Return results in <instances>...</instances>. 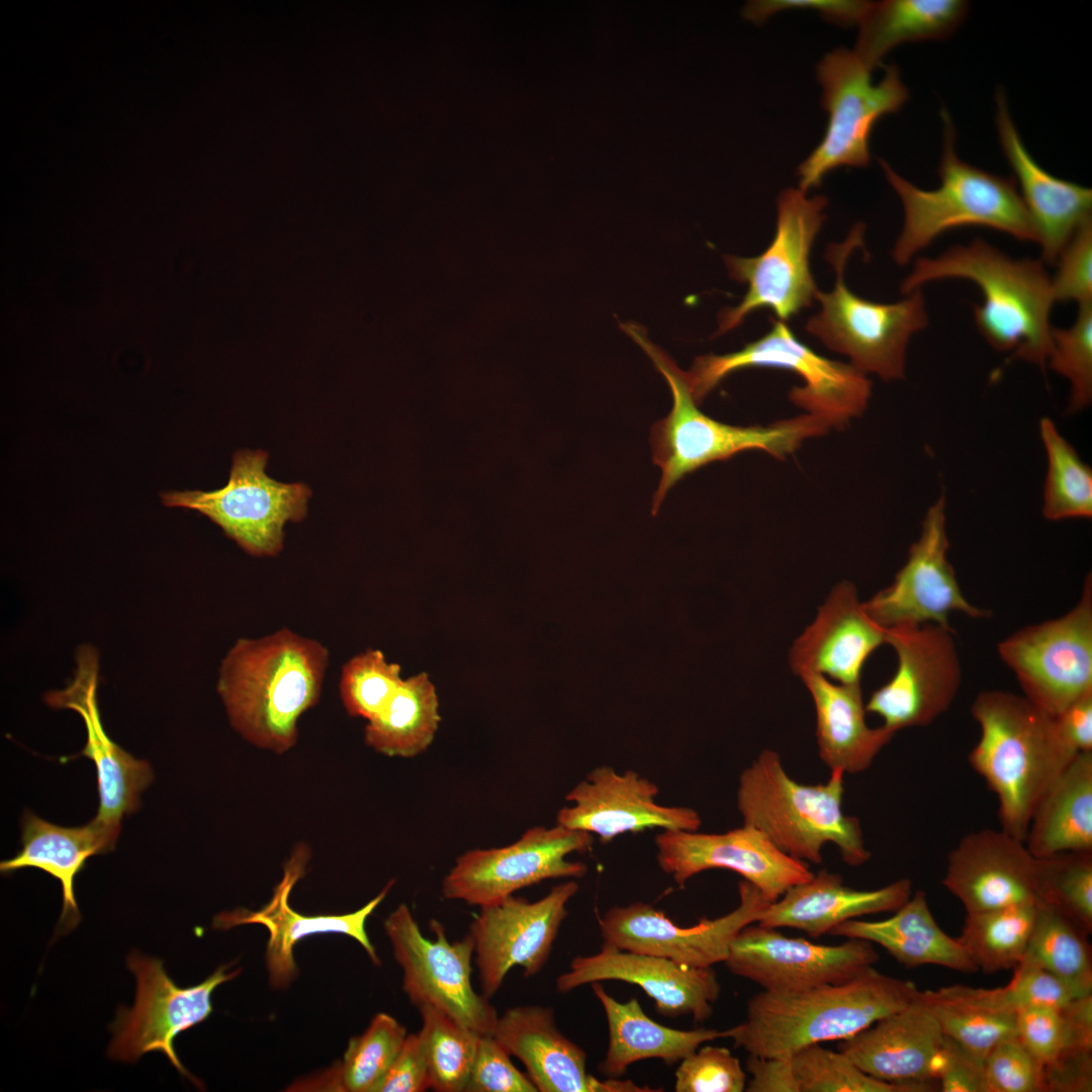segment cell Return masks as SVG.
<instances>
[{
  "mask_svg": "<svg viewBox=\"0 0 1092 1092\" xmlns=\"http://www.w3.org/2000/svg\"><path fill=\"white\" fill-rule=\"evenodd\" d=\"M329 659L320 641L288 628L238 639L216 687L233 728L254 746L277 754L291 749L300 716L318 702Z\"/></svg>",
  "mask_w": 1092,
  "mask_h": 1092,
  "instance_id": "obj_1",
  "label": "cell"
},
{
  "mask_svg": "<svg viewBox=\"0 0 1092 1092\" xmlns=\"http://www.w3.org/2000/svg\"><path fill=\"white\" fill-rule=\"evenodd\" d=\"M962 278L976 283L983 302L974 305L975 324L998 351L1045 368L1052 348V278L1039 260L1013 259L984 239L919 258L901 283V292L930 281Z\"/></svg>",
  "mask_w": 1092,
  "mask_h": 1092,
  "instance_id": "obj_2",
  "label": "cell"
},
{
  "mask_svg": "<svg viewBox=\"0 0 1092 1092\" xmlns=\"http://www.w3.org/2000/svg\"><path fill=\"white\" fill-rule=\"evenodd\" d=\"M917 991L912 981L873 967L842 983L796 992L762 990L748 1000L745 1019L723 1034L751 1056L789 1054L847 1039L905 1007Z\"/></svg>",
  "mask_w": 1092,
  "mask_h": 1092,
  "instance_id": "obj_3",
  "label": "cell"
},
{
  "mask_svg": "<svg viewBox=\"0 0 1092 1092\" xmlns=\"http://www.w3.org/2000/svg\"><path fill=\"white\" fill-rule=\"evenodd\" d=\"M980 737L969 762L998 802L1001 829L1024 841L1032 813L1074 753L1053 716L1023 695L980 693L971 707Z\"/></svg>",
  "mask_w": 1092,
  "mask_h": 1092,
  "instance_id": "obj_4",
  "label": "cell"
},
{
  "mask_svg": "<svg viewBox=\"0 0 1092 1092\" xmlns=\"http://www.w3.org/2000/svg\"><path fill=\"white\" fill-rule=\"evenodd\" d=\"M640 345L665 377L672 392L669 414L656 422L650 433L652 458L661 469L652 499L655 515L668 490L684 476L711 462L723 461L751 449L785 459L805 440L826 434L829 427L819 418L804 414L768 426H732L699 410L686 380L685 371L646 333L633 323L620 324Z\"/></svg>",
  "mask_w": 1092,
  "mask_h": 1092,
  "instance_id": "obj_5",
  "label": "cell"
},
{
  "mask_svg": "<svg viewBox=\"0 0 1092 1092\" xmlns=\"http://www.w3.org/2000/svg\"><path fill=\"white\" fill-rule=\"evenodd\" d=\"M844 772L832 769L825 784L798 783L778 752L764 749L739 777L737 808L743 824L761 831L784 853L822 862L826 843L842 860L858 867L871 858L858 818L842 809Z\"/></svg>",
  "mask_w": 1092,
  "mask_h": 1092,
  "instance_id": "obj_6",
  "label": "cell"
},
{
  "mask_svg": "<svg viewBox=\"0 0 1092 1092\" xmlns=\"http://www.w3.org/2000/svg\"><path fill=\"white\" fill-rule=\"evenodd\" d=\"M941 117L939 187L918 188L898 175L886 161L879 160L904 208V225L892 250L894 261L906 265L937 237L962 226L990 228L1018 241L1037 243L1036 230L1015 180L962 161L954 150L956 131L945 109L941 110Z\"/></svg>",
  "mask_w": 1092,
  "mask_h": 1092,
  "instance_id": "obj_7",
  "label": "cell"
},
{
  "mask_svg": "<svg viewBox=\"0 0 1092 1092\" xmlns=\"http://www.w3.org/2000/svg\"><path fill=\"white\" fill-rule=\"evenodd\" d=\"M864 229L863 223H855L844 242L828 246L826 259L836 280L831 291H816L821 308L805 329L830 350L847 356L858 371L885 381L902 379L909 340L928 323L925 300L921 288L895 303L873 302L847 288L846 261L863 246Z\"/></svg>",
  "mask_w": 1092,
  "mask_h": 1092,
  "instance_id": "obj_8",
  "label": "cell"
},
{
  "mask_svg": "<svg viewBox=\"0 0 1092 1092\" xmlns=\"http://www.w3.org/2000/svg\"><path fill=\"white\" fill-rule=\"evenodd\" d=\"M750 367L786 369L796 373L803 386H793L790 400L829 428H843L867 408L872 382L849 363L823 357L800 342L784 321L771 318L770 330L742 349L724 355L698 356L686 380L700 404L729 374Z\"/></svg>",
  "mask_w": 1092,
  "mask_h": 1092,
  "instance_id": "obj_9",
  "label": "cell"
},
{
  "mask_svg": "<svg viewBox=\"0 0 1092 1092\" xmlns=\"http://www.w3.org/2000/svg\"><path fill=\"white\" fill-rule=\"evenodd\" d=\"M827 198H811L800 189L788 188L778 198L775 237L767 249L752 258L724 256L729 276L747 284L742 300L719 313L714 336L740 326L758 308H769L777 320L788 321L812 305L818 290L810 270V252L825 219Z\"/></svg>",
  "mask_w": 1092,
  "mask_h": 1092,
  "instance_id": "obj_10",
  "label": "cell"
},
{
  "mask_svg": "<svg viewBox=\"0 0 1092 1092\" xmlns=\"http://www.w3.org/2000/svg\"><path fill=\"white\" fill-rule=\"evenodd\" d=\"M871 72L845 48L825 55L819 63L817 77L828 123L820 144L798 168L803 192L818 187L823 177L838 167H867L873 126L883 115L898 111L909 98L896 66L887 67L877 84Z\"/></svg>",
  "mask_w": 1092,
  "mask_h": 1092,
  "instance_id": "obj_11",
  "label": "cell"
},
{
  "mask_svg": "<svg viewBox=\"0 0 1092 1092\" xmlns=\"http://www.w3.org/2000/svg\"><path fill=\"white\" fill-rule=\"evenodd\" d=\"M268 456L262 450L237 451L223 487L163 492L162 503L201 513L250 555L276 556L283 549L285 524L305 518L311 489L268 476Z\"/></svg>",
  "mask_w": 1092,
  "mask_h": 1092,
  "instance_id": "obj_12",
  "label": "cell"
},
{
  "mask_svg": "<svg viewBox=\"0 0 1092 1092\" xmlns=\"http://www.w3.org/2000/svg\"><path fill=\"white\" fill-rule=\"evenodd\" d=\"M435 934L427 938L411 909L400 904L384 921L393 956L402 970V989L418 1008L430 1005L480 1035H491L497 1012L472 987L474 941L469 933L449 941L444 925L430 922Z\"/></svg>",
  "mask_w": 1092,
  "mask_h": 1092,
  "instance_id": "obj_13",
  "label": "cell"
},
{
  "mask_svg": "<svg viewBox=\"0 0 1092 1092\" xmlns=\"http://www.w3.org/2000/svg\"><path fill=\"white\" fill-rule=\"evenodd\" d=\"M1022 695L1055 717L1092 692V580L1065 615L1029 625L998 644Z\"/></svg>",
  "mask_w": 1092,
  "mask_h": 1092,
  "instance_id": "obj_14",
  "label": "cell"
},
{
  "mask_svg": "<svg viewBox=\"0 0 1092 1092\" xmlns=\"http://www.w3.org/2000/svg\"><path fill=\"white\" fill-rule=\"evenodd\" d=\"M886 643L897 655V668L871 695L866 711L883 719L895 733L926 726L948 710L956 699L962 668L950 626L933 623L886 628Z\"/></svg>",
  "mask_w": 1092,
  "mask_h": 1092,
  "instance_id": "obj_15",
  "label": "cell"
},
{
  "mask_svg": "<svg viewBox=\"0 0 1092 1092\" xmlns=\"http://www.w3.org/2000/svg\"><path fill=\"white\" fill-rule=\"evenodd\" d=\"M593 843V834L558 824L532 827L509 845L461 854L443 879L442 894L481 907L545 880L581 878L586 864L567 856L588 851Z\"/></svg>",
  "mask_w": 1092,
  "mask_h": 1092,
  "instance_id": "obj_16",
  "label": "cell"
},
{
  "mask_svg": "<svg viewBox=\"0 0 1092 1092\" xmlns=\"http://www.w3.org/2000/svg\"><path fill=\"white\" fill-rule=\"evenodd\" d=\"M127 967L136 979L135 1000L131 1008L118 1009L110 1027L113 1037L108 1056L134 1063L147 1053L161 1052L182 1075L192 1078L176 1055L174 1039L208 1018L212 1012V992L237 977L241 970L226 972L229 966H220L202 983L180 988L158 959L131 951Z\"/></svg>",
  "mask_w": 1092,
  "mask_h": 1092,
  "instance_id": "obj_17",
  "label": "cell"
},
{
  "mask_svg": "<svg viewBox=\"0 0 1092 1092\" xmlns=\"http://www.w3.org/2000/svg\"><path fill=\"white\" fill-rule=\"evenodd\" d=\"M739 905L731 912L684 927L662 911L643 902L614 906L599 918L604 943L623 950L670 959L691 968L724 963L732 941L747 925L756 923L768 902L759 890L742 880Z\"/></svg>",
  "mask_w": 1092,
  "mask_h": 1092,
  "instance_id": "obj_18",
  "label": "cell"
},
{
  "mask_svg": "<svg viewBox=\"0 0 1092 1092\" xmlns=\"http://www.w3.org/2000/svg\"><path fill=\"white\" fill-rule=\"evenodd\" d=\"M577 891L578 884L567 881L535 902L512 895L480 907L468 933L484 997L498 991L514 967H521L524 977L541 971L567 916L566 905Z\"/></svg>",
  "mask_w": 1092,
  "mask_h": 1092,
  "instance_id": "obj_19",
  "label": "cell"
},
{
  "mask_svg": "<svg viewBox=\"0 0 1092 1092\" xmlns=\"http://www.w3.org/2000/svg\"><path fill=\"white\" fill-rule=\"evenodd\" d=\"M878 961L874 943L863 939L819 944L751 923L734 938L724 964L763 991L796 992L845 982Z\"/></svg>",
  "mask_w": 1092,
  "mask_h": 1092,
  "instance_id": "obj_20",
  "label": "cell"
},
{
  "mask_svg": "<svg viewBox=\"0 0 1092 1092\" xmlns=\"http://www.w3.org/2000/svg\"><path fill=\"white\" fill-rule=\"evenodd\" d=\"M945 498L942 494L927 511L921 533L909 549L906 563L893 582L879 590L863 607L880 626L933 623L949 626L948 615L961 612L971 618L989 616L963 595L947 559Z\"/></svg>",
  "mask_w": 1092,
  "mask_h": 1092,
  "instance_id": "obj_21",
  "label": "cell"
},
{
  "mask_svg": "<svg viewBox=\"0 0 1092 1092\" xmlns=\"http://www.w3.org/2000/svg\"><path fill=\"white\" fill-rule=\"evenodd\" d=\"M655 843L659 867L679 887L704 871L729 870L771 903L814 875L807 862L784 853L761 831L744 824L725 833L664 830Z\"/></svg>",
  "mask_w": 1092,
  "mask_h": 1092,
  "instance_id": "obj_22",
  "label": "cell"
},
{
  "mask_svg": "<svg viewBox=\"0 0 1092 1092\" xmlns=\"http://www.w3.org/2000/svg\"><path fill=\"white\" fill-rule=\"evenodd\" d=\"M611 980L639 986L663 1016L692 1015L697 1022L710 1018L721 993L712 968H691L667 958L623 950L607 943L596 954L573 958L568 971L556 979V989L568 993L583 985Z\"/></svg>",
  "mask_w": 1092,
  "mask_h": 1092,
  "instance_id": "obj_23",
  "label": "cell"
},
{
  "mask_svg": "<svg viewBox=\"0 0 1092 1092\" xmlns=\"http://www.w3.org/2000/svg\"><path fill=\"white\" fill-rule=\"evenodd\" d=\"M658 787L634 770L618 774L603 765L588 772L565 797L573 806L563 807L557 824L570 830L598 835L608 843L626 832L649 828L698 831L699 813L687 807H667L655 801Z\"/></svg>",
  "mask_w": 1092,
  "mask_h": 1092,
  "instance_id": "obj_24",
  "label": "cell"
},
{
  "mask_svg": "<svg viewBox=\"0 0 1092 1092\" xmlns=\"http://www.w3.org/2000/svg\"><path fill=\"white\" fill-rule=\"evenodd\" d=\"M98 656L94 648L81 647L73 681L64 690L47 695L55 708L76 711L86 727V743L80 755L90 758L96 768L99 807L94 820L120 829L124 815L136 811L142 792L152 783L151 765L131 756L106 734L97 704Z\"/></svg>",
  "mask_w": 1092,
  "mask_h": 1092,
  "instance_id": "obj_25",
  "label": "cell"
},
{
  "mask_svg": "<svg viewBox=\"0 0 1092 1092\" xmlns=\"http://www.w3.org/2000/svg\"><path fill=\"white\" fill-rule=\"evenodd\" d=\"M942 884L967 913L1039 904L1036 857L1024 841L1001 828L962 837L948 853Z\"/></svg>",
  "mask_w": 1092,
  "mask_h": 1092,
  "instance_id": "obj_26",
  "label": "cell"
},
{
  "mask_svg": "<svg viewBox=\"0 0 1092 1092\" xmlns=\"http://www.w3.org/2000/svg\"><path fill=\"white\" fill-rule=\"evenodd\" d=\"M307 852L301 847L293 852L284 868V875L274 889L270 902L259 911L237 909L223 912L214 918L215 928L229 929L244 924H261L269 931L266 963L271 984L275 987L288 985L297 970L293 958L294 945L303 937L318 933H341L356 939L371 962L380 965V959L371 943L365 924L367 918L386 897L394 884L391 880L360 909L341 915H302L289 905L290 892L303 875Z\"/></svg>",
  "mask_w": 1092,
  "mask_h": 1092,
  "instance_id": "obj_27",
  "label": "cell"
},
{
  "mask_svg": "<svg viewBox=\"0 0 1092 1092\" xmlns=\"http://www.w3.org/2000/svg\"><path fill=\"white\" fill-rule=\"evenodd\" d=\"M491 1035L524 1065L539 1092L656 1091L629 1080L601 1081L588 1074L585 1052L559 1030L550 1007H511L498 1015Z\"/></svg>",
  "mask_w": 1092,
  "mask_h": 1092,
  "instance_id": "obj_28",
  "label": "cell"
},
{
  "mask_svg": "<svg viewBox=\"0 0 1092 1092\" xmlns=\"http://www.w3.org/2000/svg\"><path fill=\"white\" fill-rule=\"evenodd\" d=\"M918 991L905 1007L840 1040L838 1051L881 1080L922 1085L938 1081L947 1038Z\"/></svg>",
  "mask_w": 1092,
  "mask_h": 1092,
  "instance_id": "obj_29",
  "label": "cell"
},
{
  "mask_svg": "<svg viewBox=\"0 0 1092 1092\" xmlns=\"http://www.w3.org/2000/svg\"><path fill=\"white\" fill-rule=\"evenodd\" d=\"M883 643L886 628L867 613L853 583L841 581L794 641L789 663L799 676L818 673L839 684L857 685L867 659Z\"/></svg>",
  "mask_w": 1092,
  "mask_h": 1092,
  "instance_id": "obj_30",
  "label": "cell"
},
{
  "mask_svg": "<svg viewBox=\"0 0 1092 1092\" xmlns=\"http://www.w3.org/2000/svg\"><path fill=\"white\" fill-rule=\"evenodd\" d=\"M996 105L1001 148L1036 230L1042 260L1054 264L1076 231L1091 219L1092 191L1060 179L1037 164L1012 121L1006 96L1001 90L996 94Z\"/></svg>",
  "mask_w": 1092,
  "mask_h": 1092,
  "instance_id": "obj_31",
  "label": "cell"
},
{
  "mask_svg": "<svg viewBox=\"0 0 1092 1092\" xmlns=\"http://www.w3.org/2000/svg\"><path fill=\"white\" fill-rule=\"evenodd\" d=\"M911 895L909 879L864 891L846 886L838 874L821 870L768 903L756 923L771 928H795L818 938L847 920L895 911Z\"/></svg>",
  "mask_w": 1092,
  "mask_h": 1092,
  "instance_id": "obj_32",
  "label": "cell"
},
{
  "mask_svg": "<svg viewBox=\"0 0 1092 1092\" xmlns=\"http://www.w3.org/2000/svg\"><path fill=\"white\" fill-rule=\"evenodd\" d=\"M120 829L94 819L87 825L64 827L50 823L31 811L21 818V849L1 861L2 874L24 868H36L56 878L62 886L63 908L58 923L59 934L72 930L80 921L74 894V880L87 859L113 849Z\"/></svg>",
  "mask_w": 1092,
  "mask_h": 1092,
  "instance_id": "obj_33",
  "label": "cell"
},
{
  "mask_svg": "<svg viewBox=\"0 0 1092 1092\" xmlns=\"http://www.w3.org/2000/svg\"><path fill=\"white\" fill-rule=\"evenodd\" d=\"M816 713V739L821 760L832 770L858 774L873 763L895 732L870 727L860 684L835 682L818 673L800 675Z\"/></svg>",
  "mask_w": 1092,
  "mask_h": 1092,
  "instance_id": "obj_34",
  "label": "cell"
},
{
  "mask_svg": "<svg viewBox=\"0 0 1092 1092\" xmlns=\"http://www.w3.org/2000/svg\"><path fill=\"white\" fill-rule=\"evenodd\" d=\"M828 934L877 943L909 969L935 965L963 973L978 971L958 938L950 937L939 927L923 891L911 895L890 918L878 921L850 919L832 928Z\"/></svg>",
  "mask_w": 1092,
  "mask_h": 1092,
  "instance_id": "obj_35",
  "label": "cell"
},
{
  "mask_svg": "<svg viewBox=\"0 0 1092 1092\" xmlns=\"http://www.w3.org/2000/svg\"><path fill=\"white\" fill-rule=\"evenodd\" d=\"M590 985L608 1022V1049L598 1066L604 1075L620 1077L630 1065L646 1059H659L672 1066L703 1043L724 1038L723 1030H681L661 1025L645 1014L636 998L622 1003L608 994L601 982Z\"/></svg>",
  "mask_w": 1092,
  "mask_h": 1092,
  "instance_id": "obj_36",
  "label": "cell"
},
{
  "mask_svg": "<svg viewBox=\"0 0 1092 1092\" xmlns=\"http://www.w3.org/2000/svg\"><path fill=\"white\" fill-rule=\"evenodd\" d=\"M1024 843L1036 858L1092 851V751L1077 753L1049 787Z\"/></svg>",
  "mask_w": 1092,
  "mask_h": 1092,
  "instance_id": "obj_37",
  "label": "cell"
},
{
  "mask_svg": "<svg viewBox=\"0 0 1092 1092\" xmlns=\"http://www.w3.org/2000/svg\"><path fill=\"white\" fill-rule=\"evenodd\" d=\"M961 0H887L873 3L859 23L854 54L871 71L896 46L949 35L965 18Z\"/></svg>",
  "mask_w": 1092,
  "mask_h": 1092,
  "instance_id": "obj_38",
  "label": "cell"
},
{
  "mask_svg": "<svg viewBox=\"0 0 1092 1092\" xmlns=\"http://www.w3.org/2000/svg\"><path fill=\"white\" fill-rule=\"evenodd\" d=\"M441 716L436 688L427 672L403 678L383 709L367 721L365 742L390 757L410 758L433 742Z\"/></svg>",
  "mask_w": 1092,
  "mask_h": 1092,
  "instance_id": "obj_39",
  "label": "cell"
},
{
  "mask_svg": "<svg viewBox=\"0 0 1092 1092\" xmlns=\"http://www.w3.org/2000/svg\"><path fill=\"white\" fill-rule=\"evenodd\" d=\"M943 1034L984 1061L1001 1040L1017 1036L1016 1012L1000 1008L990 989L952 985L918 991Z\"/></svg>",
  "mask_w": 1092,
  "mask_h": 1092,
  "instance_id": "obj_40",
  "label": "cell"
},
{
  "mask_svg": "<svg viewBox=\"0 0 1092 1092\" xmlns=\"http://www.w3.org/2000/svg\"><path fill=\"white\" fill-rule=\"evenodd\" d=\"M1039 904L967 913L959 942L985 974L1014 969L1023 959Z\"/></svg>",
  "mask_w": 1092,
  "mask_h": 1092,
  "instance_id": "obj_41",
  "label": "cell"
},
{
  "mask_svg": "<svg viewBox=\"0 0 1092 1092\" xmlns=\"http://www.w3.org/2000/svg\"><path fill=\"white\" fill-rule=\"evenodd\" d=\"M1088 933L1063 913L1039 904L1024 959L1046 969L1081 996L1092 994Z\"/></svg>",
  "mask_w": 1092,
  "mask_h": 1092,
  "instance_id": "obj_42",
  "label": "cell"
},
{
  "mask_svg": "<svg viewBox=\"0 0 1092 1092\" xmlns=\"http://www.w3.org/2000/svg\"><path fill=\"white\" fill-rule=\"evenodd\" d=\"M1046 455L1042 514L1046 520L1092 517V470L1050 418L1039 422Z\"/></svg>",
  "mask_w": 1092,
  "mask_h": 1092,
  "instance_id": "obj_43",
  "label": "cell"
},
{
  "mask_svg": "<svg viewBox=\"0 0 1092 1092\" xmlns=\"http://www.w3.org/2000/svg\"><path fill=\"white\" fill-rule=\"evenodd\" d=\"M418 1032L425 1052L430 1088L437 1092H465L480 1034L430 1005L418 1007Z\"/></svg>",
  "mask_w": 1092,
  "mask_h": 1092,
  "instance_id": "obj_44",
  "label": "cell"
},
{
  "mask_svg": "<svg viewBox=\"0 0 1092 1092\" xmlns=\"http://www.w3.org/2000/svg\"><path fill=\"white\" fill-rule=\"evenodd\" d=\"M406 1029L386 1013L376 1014L365 1032L350 1039L342 1063L331 1076L332 1088L347 1092H376L398 1055Z\"/></svg>",
  "mask_w": 1092,
  "mask_h": 1092,
  "instance_id": "obj_45",
  "label": "cell"
},
{
  "mask_svg": "<svg viewBox=\"0 0 1092 1092\" xmlns=\"http://www.w3.org/2000/svg\"><path fill=\"white\" fill-rule=\"evenodd\" d=\"M799 1092H914L928 1091L921 1084L896 1083L875 1078L860 1070L841 1052L820 1043L791 1053Z\"/></svg>",
  "mask_w": 1092,
  "mask_h": 1092,
  "instance_id": "obj_46",
  "label": "cell"
},
{
  "mask_svg": "<svg viewBox=\"0 0 1092 1092\" xmlns=\"http://www.w3.org/2000/svg\"><path fill=\"white\" fill-rule=\"evenodd\" d=\"M1039 904L1054 907L1088 934L1092 931V851L1036 858Z\"/></svg>",
  "mask_w": 1092,
  "mask_h": 1092,
  "instance_id": "obj_47",
  "label": "cell"
},
{
  "mask_svg": "<svg viewBox=\"0 0 1092 1092\" xmlns=\"http://www.w3.org/2000/svg\"><path fill=\"white\" fill-rule=\"evenodd\" d=\"M400 665L378 649L351 657L342 667L340 696L347 713L367 721L386 705L402 681Z\"/></svg>",
  "mask_w": 1092,
  "mask_h": 1092,
  "instance_id": "obj_48",
  "label": "cell"
},
{
  "mask_svg": "<svg viewBox=\"0 0 1092 1092\" xmlns=\"http://www.w3.org/2000/svg\"><path fill=\"white\" fill-rule=\"evenodd\" d=\"M1046 364L1070 383L1068 413L1080 412L1092 400V303L1079 305L1074 324L1052 327Z\"/></svg>",
  "mask_w": 1092,
  "mask_h": 1092,
  "instance_id": "obj_49",
  "label": "cell"
},
{
  "mask_svg": "<svg viewBox=\"0 0 1092 1092\" xmlns=\"http://www.w3.org/2000/svg\"><path fill=\"white\" fill-rule=\"evenodd\" d=\"M676 1092H742L746 1074L740 1061L724 1046L698 1048L678 1063Z\"/></svg>",
  "mask_w": 1092,
  "mask_h": 1092,
  "instance_id": "obj_50",
  "label": "cell"
},
{
  "mask_svg": "<svg viewBox=\"0 0 1092 1092\" xmlns=\"http://www.w3.org/2000/svg\"><path fill=\"white\" fill-rule=\"evenodd\" d=\"M987 1092H1045L1044 1066L1017 1036L998 1042L984 1060Z\"/></svg>",
  "mask_w": 1092,
  "mask_h": 1092,
  "instance_id": "obj_51",
  "label": "cell"
},
{
  "mask_svg": "<svg viewBox=\"0 0 1092 1092\" xmlns=\"http://www.w3.org/2000/svg\"><path fill=\"white\" fill-rule=\"evenodd\" d=\"M1013 970L1009 984L1000 989L1005 1003L1014 1011L1024 1007L1060 1010L1081 997L1068 983L1027 959L1023 958Z\"/></svg>",
  "mask_w": 1092,
  "mask_h": 1092,
  "instance_id": "obj_52",
  "label": "cell"
},
{
  "mask_svg": "<svg viewBox=\"0 0 1092 1092\" xmlns=\"http://www.w3.org/2000/svg\"><path fill=\"white\" fill-rule=\"evenodd\" d=\"M1052 278L1055 302L1092 303V220L1084 222L1060 253Z\"/></svg>",
  "mask_w": 1092,
  "mask_h": 1092,
  "instance_id": "obj_53",
  "label": "cell"
},
{
  "mask_svg": "<svg viewBox=\"0 0 1092 1092\" xmlns=\"http://www.w3.org/2000/svg\"><path fill=\"white\" fill-rule=\"evenodd\" d=\"M465 1092H537L492 1035H480Z\"/></svg>",
  "mask_w": 1092,
  "mask_h": 1092,
  "instance_id": "obj_54",
  "label": "cell"
},
{
  "mask_svg": "<svg viewBox=\"0 0 1092 1092\" xmlns=\"http://www.w3.org/2000/svg\"><path fill=\"white\" fill-rule=\"evenodd\" d=\"M1017 1037L1045 1067L1063 1052L1065 1026L1061 1009L1024 1007L1016 1010Z\"/></svg>",
  "mask_w": 1092,
  "mask_h": 1092,
  "instance_id": "obj_55",
  "label": "cell"
},
{
  "mask_svg": "<svg viewBox=\"0 0 1092 1092\" xmlns=\"http://www.w3.org/2000/svg\"><path fill=\"white\" fill-rule=\"evenodd\" d=\"M872 2L854 0H760L751 1L744 10L747 19L762 22L770 15L795 8L818 10L828 21L840 25L859 24Z\"/></svg>",
  "mask_w": 1092,
  "mask_h": 1092,
  "instance_id": "obj_56",
  "label": "cell"
},
{
  "mask_svg": "<svg viewBox=\"0 0 1092 1092\" xmlns=\"http://www.w3.org/2000/svg\"><path fill=\"white\" fill-rule=\"evenodd\" d=\"M430 1088V1076L419 1033H411L391 1064L376 1092H423Z\"/></svg>",
  "mask_w": 1092,
  "mask_h": 1092,
  "instance_id": "obj_57",
  "label": "cell"
},
{
  "mask_svg": "<svg viewBox=\"0 0 1092 1092\" xmlns=\"http://www.w3.org/2000/svg\"><path fill=\"white\" fill-rule=\"evenodd\" d=\"M938 1081L943 1092H987L984 1061L971 1056L949 1038Z\"/></svg>",
  "mask_w": 1092,
  "mask_h": 1092,
  "instance_id": "obj_58",
  "label": "cell"
},
{
  "mask_svg": "<svg viewBox=\"0 0 1092 1092\" xmlns=\"http://www.w3.org/2000/svg\"><path fill=\"white\" fill-rule=\"evenodd\" d=\"M1092 1054L1062 1052L1044 1067L1045 1092H1087L1092 1090Z\"/></svg>",
  "mask_w": 1092,
  "mask_h": 1092,
  "instance_id": "obj_59",
  "label": "cell"
},
{
  "mask_svg": "<svg viewBox=\"0 0 1092 1092\" xmlns=\"http://www.w3.org/2000/svg\"><path fill=\"white\" fill-rule=\"evenodd\" d=\"M746 1070L750 1075L747 1092H799L791 1053L774 1057L748 1055Z\"/></svg>",
  "mask_w": 1092,
  "mask_h": 1092,
  "instance_id": "obj_60",
  "label": "cell"
},
{
  "mask_svg": "<svg viewBox=\"0 0 1092 1092\" xmlns=\"http://www.w3.org/2000/svg\"><path fill=\"white\" fill-rule=\"evenodd\" d=\"M1064 743L1074 753L1092 751V692L1054 717Z\"/></svg>",
  "mask_w": 1092,
  "mask_h": 1092,
  "instance_id": "obj_61",
  "label": "cell"
},
{
  "mask_svg": "<svg viewBox=\"0 0 1092 1092\" xmlns=\"http://www.w3.org/2000/svg\"><path fill=\"white\" fill-rule=\"evenodd\" d=\"M1065 1026L1063 1052L1092 1053V994L1075 998L1061 1009Z\"/></svg>",
  "mask_w": 1092,
  "mask_h": 1092,
  "instance_id": "obj_62",
  "label": "cell"
}]
</instances>
